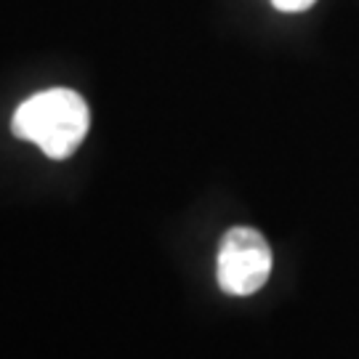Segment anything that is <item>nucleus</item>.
Here are the masks:
<instances>
[{"mask_svg":"<svg viewBox=\"0 0 359 359\" xmlns=\"http://www.w3.org/2000/svg\"><path fill=\"white\" fill-rule=\"evenodd\" d=\"M90 126L86 99L72 88H48L29 96L11 117L13 136L38 144L51 160H65L83 144Z\"/></svg>","mask_w":359,"mask_h":359,"instance_id":"obj_1","label":"nucleus"},{"mask_svg":"<svg viewBox=\"0 0 359 359\" xmlns=\"http://www.w3.org/2000/svg\"><path fill=\"white\" fill-rule=\"evenodd\" d=\"M314 3H317V0H271V6H274L277 11H285V13L309 11Z\"/></svg>","mask_w":359,"mask_h":359,"instance_id":"obj_3","label":"nucleus"},{"mask_svg":"<svg viewBox=\"0 0 359 359\" xmlns=\"http://www.w3.org/2000/svg\"><path fill=\"white\" fill-rule=\"evenodd\" d=\"M218 285L229 295H253L271 274V248L250 226H234L224 234L216 264Z\"/></svg>","mask_w":359,"mask_h":359,"instance_id":"obj_2","label":"nucleus"}]
</instances>
